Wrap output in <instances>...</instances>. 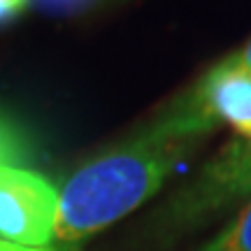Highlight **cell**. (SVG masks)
Returning <instances> with one entry per match:
<instances>
[{
    "label": "cell",
    "instance_id": "4",
    "mask_svg": "<svg viewBox=\"0 0 251 251\" xmlns=\"http://www.w3.org/2000/svg\"><path fill=\"white\" fill-rule=\"evenodd\" d=\"M61 193L40 172L0 165V240L30 249L54 244Z\"/></svg>",
    "mask_w": 251,
    "mask_h": 251
},
{
    "label": "cell",
    "instance_id": "8",
    "mask_svg": "<svg viewBox=\"0 0 251 251\" xmlns=\"http://www.w3.org/2000/svg\"><path fill=\"white\" fill-rule=\"evenodd\" d=\"M28 5H30V0H0V26L21 17Z\"/></svg>",
    "mask_w": 251,
    "mask_h": 251
},
{
    "label": "cell",
    "instance_id": "9",
    "mask_svg": "<svg viewBox=\"0 0 251 251\" xmlns=\"http://www.w3.org/2000/svg\"><path fill=\"white\" fill-rule=\"evenodd\" d=\"M0 251H47V249H30V247H21V244L0 240Z\"/></svg>",
    "mask_w": 251,
    "mask_h": 251
},
{
    "label": "cell",
    "instance_id": "1",
    "mask_svg": "<svg viewBox=\"0 0 251 251\" xmlns=\"http://www.w3.org/2000/svg\"><path fill=\"white\" fill-rule=\"evenodd\" d=\"M200 142L153 117L124 142L86 161L58 188L54 244L75 247L135 212L161 191Z\"/></svg>",
    "mask_w": 251,
    "mask_h": 251
},
{
    "label": "cell",
    "instance_id": "7",
    "mask_svg": "<svg viewBox=\"0 0 251 251\" xmlns=\"http://www.w3.org/2000/svg\"><path fill=\"white\" fill-rule=\"evenodd\" d=\"M221 61H224L226 65H230V68H240V70L251 72V37L244 42V45L237 47L235 51L226 54Z\"/></svg>",
    "mask_w": 251,
    "mask_h": 251
},
{
    "label": "cell",
    "instance_id": "5",
    "mask_svg": "<svg viewBox=\"0 0 251 251\" xmlns=\"http://www.w3.org/2000/svg\"><path fill=\"white\" fill-rule=\"evenodd\" d=\"M196 251H251V198L230 224Z\"/></svg>",
    "mask_w": 251,
    "mask_h": 251
},
{
    "label": "cell",
    "instance_id": "3",
    "mask_svg": "<svg viewBox=\"0 0 251 251\" xmlns=\"http://www.w3.org/2000/svg\"><path fill=\"white\" fill-rule=\"evenodd\" d=\"M156 119L177 133L200 140L224 124L233 128L235 137L251 140V72L216 61Z\"/></svg>",
    "mask_w": 251,
    "mask_h": 251
},
{
    "label": "cell",
    "instance_id": "6",
    "mask_svg": "<svg viewBox=\"0 0 251 251\" xmlns=\"http://www.w3.org/2000/svg\"><path fill=\"white\" fill-rule=\"evenodd\" d=\"M26 156V140L9 119L0 117V165H14Z\"/></svg>",
    "mask_w": 251,
    "mask_h": 251
},
{
    "label": "cell",
    "instance_id": "2",
    "mask_svg": "<svg viewBox=\"0 0 251 251\" xmlns=\"http://www.w3.org/2000/svg\"><path fill=\"white\" fill-rule=\"evenodd\" d=\"M244 198H251V140L233 137L172 193L156 221L168 230H186Z\"/></svg>",
    "mask_w": 251,
    "mask_h": 251
}]
</instances>
